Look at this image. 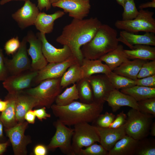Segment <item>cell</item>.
<instances>
[{"instance_id": "obj_1", "label": "cell", "mask_w": 155, "mask_h": 155, "mask_svg": "<svg viewBox=\"0 0 155 155\" xmlns=\"http://www.w3.org/2000/svg\"><path fill=\"white\" fill-rule=\"evenodd\" d=\"M102 24L97 17L82 20L73 19L64 27L56 41L68 46L81 64L84 59L81 47L93 38Z\"/></svg>"}, {"instance_id": "obj_2", "label": "cell", "mask_w": 155, "mask_h": 155, "mask_svg": "<svg viewBox=\"0 0 155 155\" xmlns=\"http://www.w3.org/2000/svg\"><path fill=\"white\" fill-rule=\"evenodd\" d=\"M103 104L75 100L64 106L53 104L51 108L58 119L66 125L70 126L82 122H93L102 111Z\"/></svg>"}, {"instance_id": "obj_3", "label": "cell", "mask_w": 155, "mask_h": 155, "mask_svg": "<svg viewBox=\"0 0 155 155\" xmlns=\"http://www.w3.org/2000/svg\"><path fill=\"white\" fill-rule=\"evenodd\" d=\"M117 30L106 24H102L93 38L81 48L84 58L95 60L115 49L119 42Z\"/></svg>"}, {"instance_id": "obj_4", "label": "cell", "mask_w": 155, "mask_h": 155, "mask_svg": "<svg viewBox=\"0 0 155 155\" xmlns=\"http://www.w3.org/2000/svg\"><path fill=\"white\" fill-rule=\"evenodd\" d=\"M61 78L44 80L36 86L24 90L38 100L37 108H51L57 96L62 92Z\"/></svg>"}, {"instance_id": "obj_5", "label": "cell", "mask_w": 155, "mask_h": 155, "mask_svg": "<svg viewBox=\"0 0 155 155\" xmlns=\"http://www.w3.org/2000/svg\"><path fill=\"white\" fill-rule=\"evenodd\" d=\"M127 115L126 135L138 140L147 137L155 116L133 108Z\"/></svg>"}, {"instance_id": "obj_6", "label": "cell", "mask_w": 155, "mask_h": 155, "mask_svg": "<svg viewBox=\"0 0 155 155\" xmlns=\"http://www.w3.org/2000/svg\"><path fill=\"white\" fill-rule=\"evenodd\" d=\"M153 12L148 10L140 9L134 19L127 20H118L115 23L118 29L135 33L141 32L155 33V20Z\"/></svg>"}, {"instance_id": "obj_7", "label": "cell", "mask_w": 155, "mask_h": 155, "mask_svg": "<svg viewBox=\"0 0 155 155\" xmlns=\"http://www.w3.org/2000/svg\"><path fill=\"white\" fill-rule=\"evenodd\" d=\"M71 147L75 155H78L81 149L92 144L100 143V138L94 126L84 122L74 125Z\"/></svg>"}, {"instance_id": "obj_8", "label": "cell", "mask_w": 155, "mask_h": 155, "mask_svg": "<svg viewBox=\"0 0 155 155\" xmlns=\"http://www.w3.org/2000/svg\"><path fill=\"white\" fill-rule=\"evenodd\" d=\"M56 132L48 145L47 149L59 148L61 152L67 155H75L71 147L73 129L69 128L57 120L54 122Z\"/></svg>"}, {"instance_id": "obj_9", "label": "cell", "mask_w": 155, "mask_h": 155, "mask_svg": "<svg viewBox=\"0 0 155 155\" xmlns=\"http://www.w3.org/2000/svg\"><path fill=\"white\" fill-rule=\"evenodd\" d=\"M38 71L28 70L9 76L3 81V86L8 94H16L30 88L37 75Z\"/></svg>"}, {"instance_id": "obj_10", "label": "cell", "mask_w": 155, "mask_h": 155, "mask_svg": "<svg viewBox=\"0 0 155 155\" xmlns=\"http://www.w3.org/2000/svg\"><path fill=\"white\" fill-rule=\"evenodd\" d=\"M77 62H79L73 55L62 62L48 63L43 68L38 71L37 75L33 83L38 84L46 79L61 78L70 66Z\"/></svg>"}, {"instance_id": "obj_11", "label": "cell", "mask_w": 155, "mask_h": 155, "mask_svg": "<svg viewBox=\"0 0 155 155\" xmlns=\"http://www.w3.org/2000/svg\"><path fill=\"white\" fill-rule=\"evenodd\" d=\"M26 36L21 42L20 46L18 51L13 55L11 59L5 58V63L9 73L15 75L31 70V62L28 55Z\"/></svg>"}, {"instance_id": "obj_12", "label": "cell", "mask_w": 155, "mask_h": 155, "mask_svg": "<svg viewBox=\"0 0 155 155\" xmlns=\"http://www.w3.org/2000/svg\"><path fill=\"white\" fill-rule=\"evenodd\" d=\"M28 123L27 121H24L18 123L12 127L5 129L15 155L27 154L26 146L29 143L30 140L24 133Z\"/></svg>"}, {"instance_id": "obj_13", "label": "cell", "mask_w": 155, "mask_h": 155, "mask_svg": "<svg viewBox=\"0 0 155 155\" xmlns=\"http://www.w3.org/2000/svg\"><path fill=\"white\" fill-rule=\"evenodd\" d=\"M92 88L93 102L104 104L110 93L115 89L107 76L93 75L87 78Z\"/></svg>"}, {"instance_id": "obj_14", "label": "cell", "mask_w": 155, "mask_h": 155, "mask_svg": "<svg viewBox=\"0 0 155 155\" xmlns=\"http://www.w3.org/2000/svg\"><path fill=\"white\" fill-rule=\"evenodd\" d=\"M51 5L62 9L73 19L80 20L88 16L91 7L90 0H59Z\"/></svg>"}, {"instance_id": "obj_15", "label": "cell", "mask_w": 155, "mask_h": 155, "mask_svg": "<svg viewBox=\"0 0 155 155\" xmlns=\"http://www.w3.org/2000/svg\"><path fill=\"white\" fill-rule=\"evenodd\" d=\"M37 36L42 42V53L48 63L62 62L73 55L69 48L66 45H63L61 48L53 46L47 40L45 34L38 32Z\"/></svg>"}, {"instance_id": "obj_16", "label": "cell", "mask_w": 155, "mask_h": 155, "mask_svg": "<svg viewBox=\"0 0 155 155\" xmlns=\"http://www.w3.org/2000/svg\"><path fill=\"white\" fill-rule=\"evenodd\" d=\"M26 38L30 44L27 52L32 59L31 70L38 71L48 63L42 53V42L32 32L28 33Z\"/></svg>"}, {"instance_id": "obj_17", "label": "cell", "mask_w": 155, "mask_h": 155, "mask_svg": "<svg viewBox=\"0 0 155 155\" xmlns=\"http://www.w3.org/2000/svg\"><path fill=\"white\" fill-rule=\"evenodd\" d=\"M39 10L30 0L25 1L24 5L12 15V18L22 29L34 25Z\"/></svg>"}, {"instance_id": "obj_18", "label": "cell", "mask_w": 155, "mask_h": 155, "mask_svg": "<svg viewBox=\"0 0 155 155\" xmlns=\"http://www.w3.org/2000/svg\"><path fill=\"white\" fill-rule=\"evenodd\" d=\"M94 126L100 137V144L108 152L118 141L126 135V123L116 128Z\"/></svg>"}, {"instance_id": "obj_19", "label": "cell", "mask_w": 155, "mask_h": 155, "mask_svg": "<svg viewBox=\"0 0 155 155\" xmlns=\"http://www.w3.org/2000/svg\"><path fill=\"white\" fill-rule=\"evenodd\" d=\"M119 42H121L131 49L136 44L155 46V33L145 32L143 34H138L122 30L118 37Z\"/></svg>"}, {"instance_id": "obj_20", "label": "cell", "mask_w": 155, "mask_h": 155, "mask_svg": "<svg viewBox=\"0 0 155 155\" xmlns=\"http://www.w3.org/2000/svg\"><path fill=\"white\" fill-rule=\"evenodd\" d=\"M16 98V115L18 123L24 121V116L29 110L36 107L38 100L24 90L15 94Z\"/></svg>"}, {"instance_id": "obj_21", "label": "cell", "mask_w": 155, "mask_h": 155, "mask_svg": "<svg viewBox=\"0 0 155 155\" xmlns=\"http://www.w3.org/2000/svg\"><path fill=\"white\" fill-rule=\"evenodd\" d=\"M113 112L123 106H128L139 111L137 102L131 96L115 89L110 93L106 100Z\"/></svg>"}, {"instance_id": "obj_22", "label": "cell", "mask_w": 155, "mask_h": 155, "mask_svg": "<svg viewBox=\"0 0 155 155\" xmlns=\"http://www.w3.org/2000/svg\"><path fill=\"white\" fill-rule=\"evenodd\" d=\"M65 14L63 11H58L52 14H47L44 12H40L34 25L40 32L45 34L51 33L53 29L54 22Z\"/></svg>"}, {"instance_id": "obj_23", "label": "cell", "mask_w": 155, "mask_h": 155, "mask_svg": "<svg viewBox=\"0 0 155 155\" xmlns=\"http://www.w3.org/2000/svg\"><path fill=\"white\" fill-rule=\"evenodd\" d=\"M100 59L95 60L84 58L81 64L83 78H88L95 74L106 75L111 71L106 64H103Z\"/></svg>"}, {"instance_id": "obj_24", "label": "cell", "mask_w": 155, "mask_h": 155, "mask_svg": "<svg viewBox=\"0 0 155 155\" xmlns=\"http://www.w3.org/2000/svg\"><path fill=\"white\" fill-rule=\"evenodd\" d=\"M138 142L126 135L115 144L108 155H134Z\"/></svg>"}, {"instance_id": "obj_25", "label": "cell", "mask_w": 155, "mask_h": 155, "mask_svg": "<svg viewBox=\"0 0 155 155\" xmlns=\"http://www.w3.org/2000/svg\"><path fill=\"white\" fill-rule=\"evenodd\" d=\"M147 60L135 59L126 61L113 71L116 74L133 80L137 78L138 73L143 64Z\"/></svg>"}, {"instance_id": "obj_26", "label": "cell", "mask_w": 155, "mask_h": 155, "mask_svg": "<svg viewBox=\"0 0 155 155\" xmlns=\"http://www.w3.org/2000/svg\"><path fill=\"white\" fill-rule=\"evenodd\" d=\"M123 46L118 44L117 48L101 57L100 59L105 63L113 71L123 63L130 59L124 51Z\"/></svg>"}, {"instance_id": "obj_27", "label": "cell", "mask_w": 155, "mask_h": 155, "mask_svg": "<svg viewBox=\"0 0 155 155\" xmlns=\"http://www.w3.org/2000/svg\"><path fill=\"white\" fill-rule=\"evenodd\" d=\"M8 103L6 109L0 115V118L6 129L12 127L18 123L16 115V98L15 94H8L5 98Z\"/></svg>"}, {"instance_id": "obj_28", "label": "cell", "mask_w": 155, "mask_h": 155, "mask_svg": "<svg viewBox=\"0 0 155 155\" xmlns=\"http://www.w3.org/2000/svg\"><path fill=\"white\" fill-rule=\"evenodd\" d=\"M129 59L155 60V48L144 44L134 45L131 49H124Z\"/></svg>"}, {"instance_id": "obj_29", "label": "cell", "mask_w": 155, "mask_h": 155, "mask_svg": "<svg viewBox=\"0 0 155 155\" xmlns=\"http://www.w3.org/2000/svg\"><path fill=\"white\" fill-rule=\"evenodd\" d=\"M120 91L131 96L137 102L149 98H155V88L135 85L127 88L121 89Z\"/></svg>"}, {"instance_id": "obj_30", "label": "cell", "mask_w": 155, "mask_h": 155, "mask_svg": "<svg viewBox=\"0 0 155 155\" xmlns=\"http://www.w3.org/2000/svg\"><path fill=\"white\" fill-rule=\"evenodd\" d=\"M82 78L81 64L77 62L70 66L63 74L61 78L60 85L63 89Z\"/></svg>"}, {"instance_id": "obj_31", "label": "cell", "mask_w": 155, "mask_h": 155, "mask_svg": "<svg viewBox=\"0 0 155 155\" xmlns=\"http://www.w3.org/2000/svg\"><path fill=\"white\" fill-rule=\"evenodd\" d=\"M76 84L80 101L86 103L94 102L92 88L87 78L81 79Z\"/></svg>"}, {"instance_id": "obj_32", "label": "cell", "mask_w": 155, "mask_h": 155, "mask_svg": "<svg viewBox=\"0 0 155 155\" xmlns=\"http://www.w3.org/2000/svg\"><path fill=\"white\" fill-rule=\"evenodd\" d=\"M67 88L62 93L57 97L55 104L59 106L68 105L75 100L79 99V95L76 84Z\"/></svg>"}, {"instance_id": "obj_33", "label": "cell", "mask_w": 155, "mask_h": 155, "mask_svg": "<svg viewBox=\"0 0 155 155\" xmlns=\"http://www.w3.org/2000/svg\"><path fill=\"white\" fill-rule=\"evenodd\" d=\"M106 75L115 89H125L135 85V80L118 75L113 71Z\"/></svg>"}, {"instance_id": "obj_34", "label": "cell", "mask_w": 155, "mask_h": 155, "mask_svg": "<svg viewBox=\"0 0 155 155\" xmlns=\"http://www.w3.org/2000/svg\"><path fill=\"white\" fill-rule=\"evenodd\" d=\"M155 140L147 137L138 140L134 155H155Z\"/></svg>"}, {"instance_id": "obj_35", "label": "cell", "mask_w": 155, "mask_h": 155, "mask_svg": "<svg viewBox=\"0 0 155 155\" xmlns=\"http://www.w3.org/2000/svg\"><path fill=\"white\" fill-rule=\"evenodd\" d=\"M123 11L122 14V20H130L135 18L139 13L136 7L134 0H126L123 7Z\"/></svg>"}, {"instance_id": "obj_36", "label": "cell", "mask_w": 155, "mask_h": 155, "mask_svg": "<svg viewBox=\"0 0 155 155\" xmlns=\"http://www.w3.org/2000/svg\"><path fill=\"white\" fill-rule=\"evenodd\" d=\"M108 152L100 144L95 143L85 149H81L78 155H108Z\"/></svg>"}, {"instance_id": "obj_37", "label": "cell", "mask_w": 155, "mask_h": 155, "mask_svg": "<svg viewBox=\"0 0 155 155\" xmlns=\"http://www.w3.org/2000/svg\"><path fill=\"white\" fill-rule=\"evenodd\" d=\"M137 102L139 111L155 117V98L146 99Z\"/></svg>"}, {"instance_id": "obj_38", "label": "cell", "mask_w": 155, "mask_h": 155, "mask_svg": "<svg viewBox=\"0 0 155 155\" xmlns=\"http://www.w3.org/2000/svg\"><path fill=\"white\" fill-rule=\"evenodd\" d=\"M115 117V115L113 113L106 112L104 114L100 115L94 122H96V126H95L103 128L108 127L113 122Z\"/></svg>"}, {"instance_id": "obj_39", "label": "cell", "mask_w": 155, "mask_h": 155, "mask_svg": "<svg viewBox=\"0 0 155 155\" xmlns=\"http://www.w3.org/2000/svg\"><path fill=\"white\" fill-rule=\"evenodd\" d=\"M155 75V60L147 61L143 65L137 76L141 79Z\"/></svg>"}, {"instance_id": "obj_40", "label": "cell", "mask_w": 155, "mask_h": 155, "mask_svg": "<svg viewBox=\"0 0 155 155\" xmlns=\"http://www.w3.org/2000/svg\"><path fill=\"white\" fill-rule=\"evenodd\" d=\"M21 44V42L18 36L8 40L4 46L5 53L8 55H13L18 50Z\"/></svg>"}, {"instance_id": "obj_41", "label": "cell", "mask_w": 155, "mask_h": 155, "mask_svg": "<svg viewBox=\"0 0 155 155\" xmlns=\"http://www.w3.org/2000/svg\"><path fill=\"white\" fill-rule=\"evenodd\" d=\"M135 85L155 88V75L135 80Z\"/></svg>"}, {"instance_id": "obj_42", "label": "cell", "mask_w": 155, "mask_h": 155, "mask_svg": "<svg viewBox=\"0 0 155 155\" xmlns=\"http://www.w3.org/2000/svg\"><path fill=\"white\" fill-rule=\"evenodd\" d=\"M2 49H0V81H4L9 76V73L6 67Z\"/></svg>"}, {"instance_id": "obj_43", "label": "cell", "mask_w": 155, "mask_h": 155, "mask_svg": "<svg viewBox=\"0 0 155 155\" xmlns=\"http://www.w3.org/2000/svg\"><path fill=\"white\" fill-rule=\"evenodd\" d=\"M127 116L123 111L118 114L109 127L116 128L122 126L127 121Z\"/></svg>"}, {"instance_id": "obj_44", "label": "cell", "mask_w": 155, "mask_h": 155, "mask_svg": "<svg viewBox=\"0 0 155 155\" xmlns=\"http://www.w3.org/2000/svg\"><path fill=\"white\" fill-rule=\"evenodd\" d=\"M46 107L44 106L34 110L36 116L41 121L43 119H46L51 117L50 114L47 113L46 112Z\"/></svg>"}, {"instance_id": "obj_45", "label": "cell", "mask_w": 155, "mask_h": 155, "mask_svg": "<svg viewBox=\"0 0 155 155\" xmlns=\"http://www.w3.org/2000/svg\"><path fill=\"white\" fill-rule=\"evenodd\" d=\"M37 6L40 11L45 9L47 11L51 8L52 5L49 0H37Z\"/></svg>"}, {"instance_id": "obj_46", "label": "cell", "mask_w": 155, "mask_h": 155, "mask_svg": "<svg viewBox=\"0 0 155 155\" xmlns=\"http://www.w3.org/2000/svg\"><path fill=\"white\" fill-rule=\"evenodd\" d=\"M47 148L44 145L39 144L34 148V152L35 155H46L47 154Z\"/></svg>"}, {"instance_id": "obj_47", "label": "cell", "mask_w": 155, "mask_h": 155, "mask_svg": "<svg viewBox=\"0 0 155 155\" xmlns=\"http://www.w3.org/2000/svg\"><path fill=\"white\" fill-rule=\"evenodd\" d=\"M36 117L34 111L31 109L26 113L24 116V119L28 123L33 124L35 122Z\"/></svg>"}, {"instance_id": "obj_48", "label": "cell", "mask_w": 155, "mask_h": 155, "mask_svg": "<svg viewBox=\"0 0 155 155\" xmlns=\"http://www.w3.org/2000/svg\"><path fill=\"white\" fill-rule=\"evenodd\" d=\"M138 7L140 9L149 7L154 8L155 0H152L151 1L142 3L139 5Z\"/></svg>"}, {"instance_id": "obj_49", "label": "cell", "mask_w": 155, "mask_h": 155, "mask_svg": "<svg viewBox=\"0 0 155 155\" xmlns=\"http://www.w3.org/2000/svg\"><path fill=\"white\" fill-rule=\"evenodd\" d=\"M8 103V100L5 99L4 100L0 99V112H2L6 108Z\"/></svg>"}, {"instance_id": "obj_50", "label": "cell", "mask_w": 155, "mask_h": 155, "mask_svg": "<svg viewBox=\"0 0 155 155\" xmlns=\"http://www.w3.org/2000/svg\"><path fill=\"white\" fill-rule=\"evenodd\" d=\"M8 145V142L0 143V155L2 154L5 151Z\"/></svg>"}, {"instance_id": "obj_51", "label": "cell", "mask_w": 155, "mask_h": 155, "mask_svg": "<svg viewBox=\"0 0 155 155\" xmlns=\"http://www.w3.org/2000/svg\"><path fill=\"white\" fill-rule=\"evenodd\" d=\"M150 134L152 137L155 136V122H153L151 126Z\"/></svg>"}, {"instance_id": "obj_52", "label": "cell", "mask_w": 155, "mask_h": 155, "mask_svg": "<svg viewBox=\"0 0 155 155\" xmlns=\"http://www.w3.org/2000/svg\"><path fill=\"white\" fill-rule=\"evenodd\" d=\"M3 123L0 118V139L2 138L3 137Z\"/></svg>"}, {"instance_id": "obj_53", "label": "cell", "mask_w": 155, "mask_h": 155, "mask_svg": "<svg viewBox=\"0 0 155 155\" xmlns=\"http://www.w3.org/2000/svg\"><path fill=\"white\" fill-rule=\"evenodd\" d=\"M27 0H1L0 2V4L1 5H3L9 2H10L11 1H25Z\"/></svg>"}, {"instance_id": "obj_54", "label": "cell", "mask_w": 155, "mask_h": 155, "mask_svg": "<svg viewBox=\"0 0 155 155\" xmlns=\"http://www.w3.org/2000/svg\"><path fill=\"white\" fill-rule=\"evenodd\" d=\"M118 4L123 7L126 0H116Z\"/></svg>"}, {"instance_id": "obj_55", "label": "cell", "mask_w": 155, "mask_h": 155, "mask_svg": "<svg viewBox=\"0 0 155 155\" xmlns=\"http://www.w3.org/2000/svg\"><path fill=\"white\" fill-rule=\"evenodd\" d=\"M59 0H49V1L52 5V4L57 2Z\"/></svg>"}]
</instances>
